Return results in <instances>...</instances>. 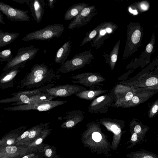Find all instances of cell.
<instances>
[{
	"instance_id": "cell-1",
	"label": "cell",
	"mask_w": 158,
	"mask_h": 158,
	"mask_svg": "<svg viewBox=\"0 0 158 158\" xmlns=\"http://www.w3.org/2000/svg\"><path fill=\"white\" fill-rule=\"evenodd\" d=\"M63 24L56 23L47 25L44 28L27 34L22 40L24 42L32 40H46L58 38L63 33Z\"/></svg>"
},
{
	"instance_id": "cell-2",
	"label": "cell",
	"mask_w": 158,
	"mask_h": 158,
	"mask_svg": "<svg viewBox=\"0 0 158 158\" xmlns=\"http://www.w3.org/2000/svg\"><path fill=\"white\" fill-rule=\"evenodd\" d=\"M93 59L89 50L80 52L76 54L71 59L66 61L59 68V71L66 73L76 71L90 64Z\"/></svg>"
},
{
	"instance_id": "cell-3",
	"label": "cell",
	"mask_w": 158,
	"mask_h": 158,
	"mask_svg": "<svg viewBox=\"0 0 158 158\" xmlns=\"http://www.w3.org/2000/svg\"><path fill=\"white\" fill-rule=\"evenodd\" d=\"M73 83L78 84L89 87L90 89L101 88L105 78L99 73L85 72L70 77Z\"/></svg>"
},
{
	"instance_id": "cell-4",
	"label": "cell",
	"mask_w": 158,
	"mask_h": 158,
	"mask_svg": "<svg viewBox=\"0 0 158 158\" xmlns=\"http://www.w3.org/2000/svg\"><path fill=\"white\" fill-rule=\"evenodd\" d=\"M141 90L144 89L140 88H135L127 85H116L114 88L113 93L115 101L111 106L122 107L131 100L137 92Z\"/></svg>"
},
{
	"instance_id": "cell-5",
	"label": "cell",
	"mask_w": 158,
	"mask_h": 158,
	"mask_svg": "<svg viewBox=\"0 0 158 158\" xmlns=\"http://www.w3.org/2000/svg\"><path fill=\"white\" fill-rule=\"evenodd\" d=\"M66 100H50L32 102L28 104L19 105L18 106L4 108L5 110H36L40 111H47L67 102Z\"/></svg>"
},
{
	"instance_id": "cell-6",
	"label": "cell",
	"mask_w": 158,
	"mask_h": 158,
	"mask_svg": "<svg viewBox=\"0 0 158 158\" xmlns=\"http://www.w3.org/2000/svg\"><path fill=\"white\" fill-rule=\"evenodd\" d=\"M39 50V48L35 47L34 44L19 48L12 60L5 66L3 71L5 72L20 63L26 64L35 56Z\"/></svg>"
},
{
	"instance_id": "cell-7",
	"label": "cell",
	"mask_w": 158,
	"mask_h": 158,
	"mask_svg": "<svg viewBox=\"0 0 158 158\" xmlns=\"http://www.w3.org/2000/svg\"><path fill=\"white\" fill-rule=\"evenodd\" d=\"M114 100V95L112 92H108L100 96L90 103L88 107V112L98 114L106 113Z\"/></svg>"
},
{
	"instance_id": "cell-8",
	"label": "cell",
	"mask_w": 158,
	"mask_h": 158,
	"mask_svg": "<svg viewBox=\"0 0 158 158\" xmlns=\"http://www.w3.org/2000/svg\"><path fill=\"white\" fill-rule=\"evenodd\" d=\"M60 76L53 70L47 74L40 76L22 83L19 87L25 89H37L52 83H55Z\"/></svg>"
},
{
	"instance_id": "cell-9",
	"label": "cell",
	"mask_w": 158,
	"mask_h": 158,
	"mask_svg": "<svg viewBox=\"0 0 158 158\" xmlns=\"http://www.w3.org/2000/svg\"><path fill=\"white\" fill-rule=\"evenodd\" d=\"M86 89V88L81 86L66 84L58 85L46 89L45 92L50 95L56 97H65L70 96L73 94Z\"/></svg>"
},
{
	"instance_id": "cell-10",
	"label": "cell",
	"mask_w": 158,
	"mask_h": 158,
	"mask_svg": "<svg viewBox=\"0 0 158 158\" xmlns=\"http://www.w3.org/2000/svg\"><path fill=\"white\" fill-rule=\"evenodd\" d=\"M0 11L11 21L25 22L30 20V17L27 14L28 10L14 8L1 2H0Z\"/></svg>"
},
{
	"instance_id": "cell-11",
	"label": "cell",
	"mask_w": 158,
	"mask_h": 158,
	"mask_svg": "<svg viewBox=\"0 0 158 158\" xmlns=\"http://www.w3.org/2000/svg\"><path fill=\"white\" fill-rule=\"evenodd\" d=\"M95 11V6H92L85 8L82 11L71 21L68 28L73 30L86 25L92 19Z\"/></svg>"
},
{
	"instance_id": "cell-12",
	"label": "cell",
	"mask_w": 158,
	"mask_h": 158,
	"mask_svg": "<svg viewBox=\"0 0 158 158\" xmlns=\"http://www.w3.org/2000/svg\"><path fill=\"white\" fill-rule=\"evenodd\" d=\"M32 151L25 145L0 146V158H20Z\"/></svg>"
},
{
	"instance_id": "cell-13",
	"label": "cell",
	"mask_w": 158,
	"mask_h": 158,
	"mask_svg": "<svg viewBox=\"0 0 158 158\" xmlns=\"http://www.w3.org/2000/svg\"><path fill=\"white\" fill-rule=\"evenodd\" d=\"M84 112L80 110H73L66 112V115L63 117L64 121L60 127L65 129H70L74 127L81 122L84 118Z\"/></svg>"
},
{
	"instance_id": "cell-14",
	"label": "cell",
	"mask_w": 158,
	"mask_h": 158,
	"mask_svg": "<svg viewBox=\"0 0 158 158\" xmlns=\"http://www.w3.org/2000/svg\"><path fill=\"white\" fill-rule=\"evenodd\" d=\"M54 83H50L40 88L32 90L24 91L16 94L15 95H14L15 96L14 98H16L14 100H19L20 101L18 103L21 102V104H29L31 102L32 98L34 95L44 92L46 89L54 86Z\"/></svg>"
},
{
	"instance_id": "cell-15",
	"label": "cell",
	"mask_w": 158,
	"mask_h": 158,
	"mask_svg": "<svg viewBox=\"0 0 158 158\" xmlns=\"http://www.w3.org/2000/svg\"><path fill=\"white\" fill-rule=\"evenodd\" d=\"M155 94L153 90H141L137 92L131 100L122 108L134 107L145 102Z\"/></svg>"
},
{
	"instance_id": "cell-16",
	"label": "cell",
	"mask_w": 158,
	"mask_h": 158,
	"mask_svg": "<svg viewBox=\"0 0 158 158\" xmlns=\"http://www.w3.org/2000/svg\"><path fill=\"white\" fill-rule=\"evenodd\" d=\"M27 128V126H22L6 133L0 139V147L16 145V141L17 138Z\"/></svg>"
},
{
	"instance_id": "cell-17",
	"label": "cell",
	"mask_w": 158,
	"mask_h": 158,
	"mask_svg": "<svg viewBox=\"0 0 158 158\" xmlns=\"http://www.w3.org/2000/svg\"><path fill=\"white\" fill-rule=\"evenodd\" d=\"M45 2L42 0H29L31 15L37 23L41 22L44 15Z\"/></svg>"
},
{
	"instance_id": "cell-18",
	"label": "cell",
	"mask_w": 158,
	"mask_h": 158,
	"mask_svg": "<svg viewBox=\"0 0 158 158\" xmlns=\"http://www.w3.org/2000/svg\"><path fill=\"white\" fill-rule=\"evenodd\" d=\"M50 124V123L49 122L41 123L31 127L30 131L28 136L25 138L17 143L16 145H27L33 142L41 132Z\"/></svg>"
},
{
	"instance_id": "cell-19",
	"label": "cell",
	"mask_w": 158,
	"mask_h": 158,
	"mask_svg": "<svg viewBox=\"0 0 158 158\" xmlns=\"http://www.w3.org/2000/svg\"><path fill=\"white\" fill-rule=\"evenodd\" d=\"M25 64L22 63L17 65L5 71L0 76V86L2 88L5 85H7L8 83L12 82L21 69L24 66Z\"/></svg>"
},
{
	"instance_id": "cell-20",
	"label": "cell",
	"mask_w": 158,
	"mask_h": 158,
	"mask_svg": "<svg viewBox=\"0 0 158 158\" xmlns=\"http://www.w3.org/2000/svg\"><path fill=\"white\" fill-rule=\"evenodd\" d=\"M52 70V68H49L44 63L35 64L20 83L25 82L34 77L45 74Z\"/></svg>"
},
{
	"instance_id": "cell-21",
	"label": "cell",
	"mask_w": 158,
	"mask_h": 158,
	"mask_svg": "<svg viewBox=\"0 0 158 158\" xmlns=\"http://www.w3.org/2000/svg\"><path fill=\"white\" fill-rule=\"evenodd\" d=\"M50 126L47 127L33 142L27 145L29 149L33 151L41 152L44 144L43 141L52 131V129L49 128Z\"/></svg>"
},
{
	"instance_id": "cell-22",
	"label": "cell",
	"mask_w": 158,
	"mask_h": 158,
	"mask_svg": "<svg viewBox=\"0 0 158 158\" xmlns=\"http://www.w3.org/2000/svg\"><path fill=\"white\" fill-rule=\"evenodd\" d=\"M72 43L71 41L69 40L59 49L55 58L56 63L61 65L65 62L70 52Z\"/></svg>"
},
{
	"instance_id": "cell-23",
	"label": "cell",
	"mask_w": 158,
	"mask_h": 158,
	"mask_svg": "<svg viewBox=\"0 0 158 158\" xmlns=\"http://www.w3.org/2000/svg\"><path fill=\"white\" fill-rule=\"evenodd\" d=\"M109 92L107 90L101 88L90 89L85 90L75 94V95L80 98L86 100H93L100 95Z\"/></svg>"
},
{
	"instance_id": "cell-24",
	"label": "cell",
	"mask_w": 158,
	"mask_h": 158,
	"mask_svg": "<svg viewBox=\"0 0 158 158\" xmlns=\"http://www.w3.org/2000/svg\"><path fill=\"white\" fill-rule=\"evenodd\" d=\"M88 4L81 2L72 5L64 14V20L68 21L74 19L85 8L88 6Z\"/></svg>"
},
{
	"instance_id": "cell-25",
	"label": "cell",
	"mask_w": 158,
	"mask_h": 158,
	"mask_svg": "<svg viewBox=\"0 0 158 158\" xmlns=\"http://www.w3.org/2000/svg\"><path fill=\"white\" fill-rule=\"evenodd\" d=\"M19 34L16 32H4L0 30V48L5 47L15 40Z\"/></svg>"
},
{
	"instance_id": "cell-26",
	"label": "cell",
	"mask_w": 158,
	"mask_h": 158,
	"mask_svg": "<svg viewBox=\"0 0 158 158\" xmlns=\"http://www.w3.org/2000/svg\"><path fill=\"white\" fill-rule=\"evenodd\" d=\"M44 157L46 158H61L57 154L56 148L53 146L44 143L41 150Z\"/></svg>"
},
{
	"instance_id": "cell-27",
	"label": "cell",
	"mask_w": 158,
	"mask_h": 158,
	"mask_svg": "<svg viewBox=\"0 0 158 158\" xmlns=\"http://www.w3.org/2000/svg\"><path fill=\"white\" fill-rule=\"evenodd\" d=\"M10 48L0 52V62H10L13 58Z\"/></svg>"
},
{
	"instance_id": "cell-28",
	"label": "cell",
	"mask_w": 158,
	"mask_h": 158,
	"mask_svg": "<svg viewBox=\"0 0 158 158\" xmlns=\"http://www.w3.org/2000/svg\"><path fill=\"white\" fill-rule=\"evenodd\" d=\"M98 27L96 28L93 30L89 32H88L81 42L80 47L83 46L88 42H90L95 37L97 34Z\"/></svg>"
},
{
	"instance_id": "cell-29",
	"label": "cell",
	"mask_w": 158,
	"mask_h": 158,
	"mask_svg": "<svg viewBox=\"0 0 158 158\" xmlns=\"http://www.w3.org/2000/svg\"><path fill=\"white\" fill-rule=\"evenodd\" d=\"M44 153L42 152L35 151L26 154L20 158H44Z\"/></svg>"
},
{
	"instance_id": "cell-30",
	"label": "cell",
	"mask_w": 158,
	"mask_h": 158,
	"mask_svg": "<svg viewBox=\"0 0 158 158\" xmlns=\"http://www.w3.org/2000/svg\"><path fill=\"white\" fill-rule=\"evenodd\" d=\"M158 110V100L155 101L152 105L148 111V116L150 118L154 117L156 114Z\"/></svg>"
},
{
	"instance_id": "cell-31",
	"label": "cell",
	"mask_w": 158,
	"mask_h": 158,
	"mask_svg": "<svg viewBox=\"0 0 158 158\" xmlns=\"http://www.w3.org/2000/svg\"><path fill=\"white\" fill-rule=\"evenodd\" d=\"M140 31L137 29L135 30L131 36V40L134 44L138 43L141 37Z\"/></svg>"
},
{
	"instance_id": "cell-32",
	"label": "cell",
	"mask_w": 158,
	"mask_h": 158,
	"mask_svg": "<svg viewBox=\"0 0 158 158\" xmlns=\"http://www.w3.org/2000/svg\"><path fill=\"white\" fill-rule=\"evenodd\" d=\"M91 137L94 141L96 142H99L102 139V135L100 133L97 131H94L91 135Z\"/></svg>"
},
{
	"instance_id": "cell-33",
	"label": "cell",
	"mask_w": 158,
	"mask_h": 158,
	"mask_svg": "<svg viewBox=\"0 0 158 158\" xmlns=\"http://www.w3.org/2000/svg\"><path fill=\"white\" fill-rule=\"evenodd\" d=\"M31 128H30L27 130L25 131L17 139L16 141V143L22 139L26 138L28 135Z\"/></svg>"
},
{
	"instance_id": "cell-34",
	"label": "cell",
	"mask_w": 158,
	"mask_h": 158,
	"mask_svg": "<svg viewBox=\"0 0 158 158\" xmlns=\"http://www.w3.org/2000/svg\"><path fill=\"white\" fill-rule=\"evenodd\" d=\"M153 46L152 44L150 43H149L147 45L146 50L148 53H151L152 51Z\"/></svg>"
},
{
	"instance_id": "cell-35",
	"label": "cell",
	"mask_w": 158,
	"mask_h": 158,
	"mask_svg": "<svg viewBox=\"0 0 158 158\" xmlns=\"http://www.w3.org/2000/svg\"><path fill=\"white\" fill-rule=\"evenodd\" d=\"M56 1L55 0H48V5L50 8L52 9L54 8V4L56 3Z\"/></svg>"
},
{
	"instance_id": "cell-36",
	"label": "cell",
	"mask_w": 158,
	"mask_h": 158,
	"mask_svg": "<svg viewBox=\"0 0 158 158\" xmlns=\"http://www.w3.org/2000/svg\"><path fill=\"white\" fill-rule=\"evenodd\" d=\"M141 131V126L138 124L135 125L134 128V131L135 133H139Z\"/></svg>"
},
{
	"instance_id": "cell-37",
	"label": "cell",
	"mask_w": 158,
	"mask_h": 158,
	"mask_svg": "<svg viewBox=\"0 0 158 158\" xmlns=\"http://www.w3.org/2000/svg\"><path fill=\"white\" fill-rule=\"evenodd\" d=\"M13 1L17 2L19 3H22L24 2L26 3L28 5L29 4V0H12Z\"/></svg>"
},
{
	"instance_id": "cell-38",
	"label": "cell",
	"mask_w": 158,
	"mask_h": 158,
	"mask_svg": "<svg viewBox=\"0 0 158 158\" xmlns=\"http://www.w3.org/2000/svg\"><path fill=\"white\" fill-rule=\"evenodd\" d=\"M131 140L133 141H135L137 139V136L136 133H134L131 136Z\"/></svg>"
},
{
	"instance_id": "cell-39",
	"label": "cell",
	"mask_w": 158,
	"mask_h": 158,
	"mask_svg": "<svg viewBox=\"0 0 158 158\" xmlns=\"http://www.w3.org/2000/svg\"><path fill=\"white\" fill-rule=\"evenodd\" d=\"M0 24H5L4 20L3 17L2 15L1 14V11H0Z\"/></svg>"
},
{
	"instance_id": "cell-40",
	"label": "cell",
	"mask_w": 158,
	"mask_h": 158,
	"mask_svg": "<svg viewBox=\"0 0 158 158\" xmlns=\"http://www.w3.org/2000/svg\"><path fill=\"white\" fill-rule=\"evenodd\" d=\"M141 8L144 10H146L148 8L147 6L146 5L144 4H141Z\"/></svg>"
},
{
	"instance_id": "cell-41",
	"label": "cell",
	"mask_w": 158,
	"mask_h": 158,
	"mask_svg": "<svg viewBox=\"0 0 158 158\" xmlns=\"http://www.w3.org/2000/svg\"><path fill=\"white\" fill-rule=\"evenodd\" d=\"M106 33V31L105 30H102L101 31L100 34L101 35H103Z\"/></svg>"
},
{
	"instance_id": "cell-42",
	"label": "cell",
	"mask_w": 158,
	"mask_h": 158,
	"mask_svg": "<svg viewBox=\"0 0 158 158\" xmlns=\"http://www.w3.org/2000/svg\"><path fill=\"white\" fill-rule=\"evenodd\" d=\"M112 30L110 28H108L106 29V31L109 33H110L111 32Z\"/></svg>"
},
{
	"instance_id": "cell-43",
	"label": "cell",
	"mask_w": 158,
	"mask_h": 158,
	"mask_svg": "<svg viewBox=\"0 0 158 158\" xmlns=\"http://www.w3.org/2000/svg\"><path fill=\"white\" fill-rule=\"evenodd\" d=\"M143 158H153V157L151 156L147 155L144 156Z\"/></svg>"
},
{
	"instance_id": "cell-44",
	"label": "cell",
	"mask_w": 158,
	"mask_h": 158,
	"mask_svg": "<svg viewBox=\"0 0 158 158\" xmlns=\"http://www.w3.org/2000/svg\"><path fill=\"white\" fill-rule=\"evenodd\" d=\"M1 122V121L0 120V123Z\"/></svg>"
}]
</instances>
